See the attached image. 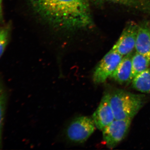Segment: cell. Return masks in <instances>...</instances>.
<instances>
[{
    "mask_svg": "<svg viewBox=\"0 0 150 150\" xmlns=\"http://www.w3.org/2000/svg\"><path fill=\"white\" fill-rule=\"evenodd\" d=\"M33 10L54 26L67 29L92 24L88 0H30Z\"/></svg>",
    "mask_w": 150,
    "mask_h": 150,
    "instance_id": "cell-1",
    "label": "cell"
},
{
    "mask_svg": "<svg viewBox=\"0 0 150 150\" xmlns=\"http://www.w3.org/2000/svg\"><path fill=\"white\" fill-rule=\"evenodd\" d=\"M109 96L110 105L116 120L132 119L143 105V98L139 95L117 90Z\"/></svg>",
    "mask_w": 150,
    "mask_h": 150,
    "instance_id": "cell-2",
    "label": "cell"
},
{
    "mask_svg": "<svg viewBox=\"0 0 150 150\" xmlns=\"http://www.w3.org/2000/svg\"><path fill=\"white\" fill-rule=\"evenodd\" d=\"M123 58V56L111 49L105 54L95 69L93 76L94 83H102L108 78L111 77Z\"/></svg>",
    "mask_w": 150,
    "mask_h": 150,
    "instance_id": "cell-3",
    "label": "cell"
},
{
    "mask_svg": "<svg viewBox=\"0 0 150 150\" xmlns=\"http://www.w3.org/2000/svg\"><path fill=\"white\" fill-rule=\"evenodd\" d=\"M93 119L81 116L76 118L68 126L67 131L69 139L75 143H83L91 136L95 129Z\"/></svg>",
    "mask_w": 150,
    "mask_h": 150,
    "instance_id": "cell-4",
    "label": "cell"
},
{
    "mask_svg": "<svg viewBox=\"0 0 150 150\" xmlns=\"http://www.w3.org/2000/svg\"><path fill=\"white\" fill-rule=\"evenodd\" d=\"M131 120L115 119L103 130V139L108 148L115 147L125 138L129 131Z\"/></svg>",
    "mask_w": 150,
    "mask_h": 150,
    "instance_id": "cell-5",
    "label": "cell"
},
{
    "mask_svg": "<svg viewBox=\"0 0 150 150\" xmlns=\"http://www.w3.org/2000/svg\"><path fill=\"white\" fill-rule=\"evenodd\" d=\"M138 28L135 23L128 25L112 49L123 56L132 53L135 48Z\"/></svg>",
    "mask_w": 150,
    "mask_h": 150,
    "instance_id": "cell-6",
    "label": "cell"
},
{
    "mask_svg": "<svg viewBox=\"0 0 150 150\" xmlns=\"http://www.w3.org/2000/svg\"><path fill=\"white\" fill-rule=\"evenodd\" d=\"M109 97V93L104 95L93 116L95 126L99 130H103L115 119Z\"/></svg>",
    "mask_w": 150,
    "mask_h": 150,
    "instance_id": "cell-7",
    "label": "cell"
},
{
    "mask_svg": "<svg viewBox=\"0 0 150 150\" xmlns=\"http://www.w3.org/2000/svg\"><path fill=\"white\" fill-rule=\"evenodd\" d=\"M123 56L117 69L111 76L119 83H126L131 81L132 74V54Z\"/></svg>",
    "mask_w": 150,
    "mask_h": 150,
    "instance_id": "cell-8",
    "label": "cell"
},
{
    "mask_svg": "<svg viewBox=\"0 0 150 150\" xmlns=\"http://www.w3.org/2000/svg\"><path fill=\"white\" fill-rule=\"evenodd\" d=\"M135 48L137 53L150 60V29L146 26L139 27Z\"/></svg>",
    "mask_w": 150,
    "mask_h": 150,
    "instance_id": "cell-9",
    "label": "cell"
},
{
    "mask_svg": "<svg viewBox=\"0 0 150 150\" xmlns=\"http://www.w3.org/2000/svg\"><path fill=\"white\" fill-rule=\"evenodd\" d=\"M150 60L146 56L136 52L132 56L131 80L136 76L148 69Z\"/></svg>",
    "mask_w": 150,
    "mask_h": 150,
    "instance_id": "cell-10",
    "label": "cell"
},
{
    "mask_svg": "<svg viewBox=\"0 0 150 150\" xmlns=\"http://www.w3.org/2000/svg\"><path fill=\"white\" fill-rule=\"evenodd\" d=\"M132 86L138 91L150 94V70L147 69L134 78Z\"/></svg>",
    "mask_w": 150,
    "mask_h": 150,
    "instance_id": "cell-11",
    "label": "cell"
},
{
    "mask_svg": "<svg viewBox=\"0 0 150 150\" xmlns=\"http://www.w3.org/2000/svg\"><path fill=\"white\" fill-rule=\"evenodd\" d=\"M6 94L3 81L0 78V147L2 144V130L5 114Z\"/></svg>",
    "mask_w": 150,
    "mask_h": 150,
    "instance_id": "cell-12",
    "label": "cell"
},
{
    "mask_svg": "<svg viewBox=\"0 0 150 150\" xmlns=\"http://www.w3.org/2000/svg\"><path fill=\"white\" fill-rule=\"evenodd\" d=\"M11 28L9 24L0 28V58L8 43Z\"/></svg>",
    "mask_w": 150,
    "mask_h": 150,
    "instance_id": "cell-13",
    "label": "cell"
},
{
    "mask_svg": "<svg viewBox=\"0 0 150 150\" xmlns=\"http://www.w3.org/2000/svg\"><path fill=\"white\" fill-rule=\"evenodd\" d=\"M109 1L123 5L144 9L147 8L148 4L146 0H102Z\"/></svg>",
    "mask_w": 150,
    "mask_h": 150,
    "instance_id": "cell-14",
    "label": "cell"
},
{
    "mask_svg": "<svg viewBox=\"0 0 150 150\" xmlns=\"http://www.w3.org/2000/svg\"><path fill=\"white\" fill-rule=\"evenodd\" d=\"M2 2V0H0V19L2 18H3Z\"/></svg>",
    "mask_w": 150,
    "mask_h": 150,
    "instance_id": "cell-15",
    "label": "cell"
}]
</instances>
